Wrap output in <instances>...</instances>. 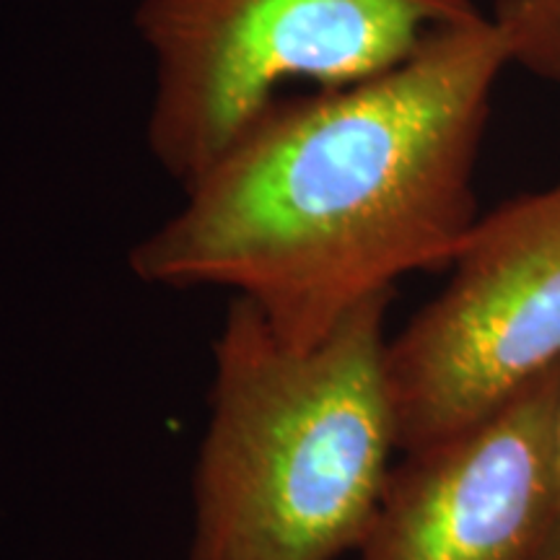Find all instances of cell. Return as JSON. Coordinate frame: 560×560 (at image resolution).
I'll return each mask as SVG.
<instances>
[{"label":"cell","instance_id":"1","mask_svg":"<svg viewBox=\"0 0 560 560\" xmlns=\"http://www.w3.org/2000/svg\"><path fill=\"white\" fill-rule=\"evenodd\" d=\"M503 68L486 13L387 73L280 100L182 187L130 272L231 291L289 348L319 346L405 276L454 262L480 219L475 172Z\"/></svg>","mask_w":560,"mask_h":560},{"label":"cell","instance_id":"2","mask_svg":"<svg viewBox=\"0 0 560 560\" xmlns=\"http://www.w3.org/2000/svg\"><path fill=\"white\" fill-rule=\"evenodd\" d=\"M395 293L293 350L231 299L213 340L187 560H340L359 552L397 446L384 319Z\"/></svg>","mask_w":560,"mask_h":560},{"label":"cell","instance_id":"3","mask_svg":"<svg viewBox=\"0 0 560 560\" xmlns=\"http://www.w3.org/2000/svg\"><path fill=\"white\" fill-rule=\"evenodd\" d=\"M480 16L478 0H140L136 30L153 60L149 149L185 187L291 83L353 86Z\"/></svg>","mask_w":560,"mask_h":560},{"label":"cell","instance_id":"4","mask_svg":"<svg viewBox=\"0 0 560 560\" xmlns=\"http://www.w3.org/2000/svg\"><path fill=\"white\" fill-rule=\"evenodd\" d=\"M450 270L387 340L400 452L472 423L560 366V182L480 215Z\"/></svg>","mask_w":560,"mask_h":560},{"label":"cell","instance_id":"5","mask_svg":"<svg viewBox=\"0 0 560 560\" xmlns=\"http://www.w3.org/2000/svg\"><path fill=\"white\" fill-rule=\"evenodd\" d=\"M560 366L402 452L359 560H545L556 522Z\"/></svg>","mask_w":560,"mask_h":560},{"label":"cell","instance_id":"6","mask_svg":"<svg viewBox=\"0 0 560 560\" xmlns=\"http://www.w3.org/2000/svg\"><path fill=\"white\" fill-rule=\"evenodd\" d=\"M488 16L509 66L560 86V0H495Z\"/></svg>","mask_w":560,"mask_h":560},{"label":"cell","instance_id":"7","mask_svg":"<svg viewBox=\"0 0 560 560\" xmlns=\"http://www.w3.org/2000/svg\"><path fill=\"white\" fill-rule=\"evenodd\" d=\"M552 459H556V522H552V537L545 560H560V405L556 416V436H552Z\"/></svg>","mask_w":560,"mask_h":560}]
</instances>
